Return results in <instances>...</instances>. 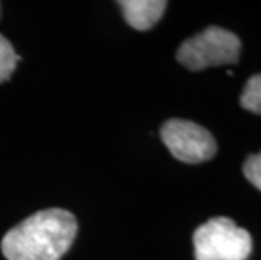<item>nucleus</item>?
Returning a JSON list of instances; mask_svg holds the SVG:
<instances>
[{
	"label": "nucleus",
	"instance_id": "8",
	"mask_svg": "<svg viewBox=\"0 0 261 260\" xmlns=\"http://www.w3.org/2000/svg\"><path fill=\"white\" fill-rule=\"evenodd\" d=\"M243 174L251 184L261 191V152L249 156L243 164Z\"/></svg>",
	"mask_w": 261,
	"mask_h": 260
},
{
	"label": "nucleus",
	"instance_id": "4",
	"mask_svg": "<svg viewBox=\"0 0 261 260\" xmlns=\"http://www.w3.org/2000/svg\"><path fill=\"white\" fill-rule=\"evenodd\" d=\"M160 137L172 156L187 164L205 162L218 152V144L213 134L191 120H167L160 127Z\"/></svg>",
	"mask_w": 261,
	"mask_h": 260
},
{
	"label": "nucleus",
	"instance_id": "1",
	"mask_svg": "<svg viewBox=\"0 0 261 260\" xmlns=\"http://www.w3.org/2000/svg\"><path fill=\"white\" fill-rule=\"evenodd\" d=\"M76 233L73 213L47 208L9 230L2 240V253L7 260H59L73 245Z\"/></svg>",
	"mask_w": 261,
	"mask_h": 260
},
{
	"label": "nucleus",
	"instance_id": "2",
	"mask_svg": "<svg viewBox=\"0 0 261 260\" xmlns=\"http://www.w3.org/2000/svg\"><path fill=\"white\" fill-rule=\"evenodd\" d=\"M240 53L241 41L234 32L211 26L180 44L177 61L191 71H201L211 66L234 64Z\"/></svg>",
	"mask_w": 261,
	"mask_h": 260
},
{
	"label": "nucleus",
	"instance_id": "3",
	"mask_svg": "<svg viewBox=\"0 0 261 260\" xmlns=\"http://www.w3.org/2000/svg\"><path fill=\"white\" fill-rule=\"evenodd\" d=\"M196 260H246L253 250L248 230L231 218H211L194 231Z\"/></svg>",
	"mask_w": 261,
	"mask_h": 260
},
{
	"label": "nucleus",
	"instance_id": "9",
	"mask_svg": "<svg viewBox=\"0 0 261 260\" xmlns=\"http://www.w3.org/2000/svg\"><path fill=\"white\" fill-rule=\"evenodd\" d=\"M0 14H2V4H0Z\"/></svg>",
	"mask_w": 261,
	"mask_h": 260
},
{
	"label": "nucleus",
	"instance_id": "5",
	"mask_svg": "<svg viewBox=\"0 0 261 260\" xmlns=\"http://www.w3.org/2000/svg\"><path fill=\"white\" fill-rule=\"evenodd\" d=\"M118 7L126 24L137 31H148L162 19L167 9L165 0H121Z\"/></svg>",
	"mask_w": 261,
	"mask_h": 260
},
{
	"label": "nucleus",
	"instance_id": "7",
	"mask_svg": "<svg viewBox=\"0 0 261 260\" xmlns=\"http://www.w3.org/2000/svg\"><path fill=\"white\" fill-rule=\"evenodd\" d=\"M20 56L15 53L14 46L5 36L0 34V83L7 81L15 71Z\"/></svg>",
	"mask_w": 261,
	"mask_h": 260
},
{
	"label": "nucleus",
	"instance_id": "6",
	"mask_svg": "<svg viewBox=\"0 0 261 260\" xmlns=\"http://www.w3.org/2000/svg\"><path fill=\"white\" fill-rule=\"evenodd\" d=\"M240 105L248 112L261 115V73L253 75L246 81L240 97Z\"/></svg>",
	"mask_w": 261,
	"mask_h": 260
}]
</instances>
